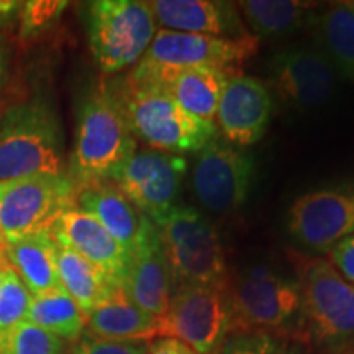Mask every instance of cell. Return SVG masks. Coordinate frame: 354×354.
<instances>
[{
	"label": "cell",
	"instance_id": "1",
	"mask_svg": "<svg viewBox=\"0 0 354 354\" xmlns=\"http://www.w3.org/2000/svg\"><path fill=\"white\" fill-rule=\"evenodd\" d=\"M136 149L138 141L109 84H104L88 92L79 105L66 174L77 190L112 183Z\"/></svg>",
	"mask_w": 354,
	"mask_h": 354
},
{
	"label": "cell",
	"instance_id": "2",
	"mask_svg": "<svg viewBox=\"0 0 354 354\" xmlns=\"http://www.w3.org/2000/svg\"><path fill=\"white\" fill-rule=\"evenodd\" d=\"M136 141L146 148L183 156L198 153L220 135L215 122H207L180 107L166 88L143 86L120 77L109 82Z\"/></svg>",
	"mask_w": 354,
	"mask_h": 354
},
{
	"label": "cell",
	"instance_id": "3",
	"mask_svg": "<svg viewBox=\"0 0 354 354\" xmlns=\"http://www.w3.org/2000/svg\"><path fill=\"white\" fill-rule=\"evenodd\" d=\"M37 174H66L63 128L44 99L0 112V183Z\"/></svg>",
	"mask_w": 354,
	"mask_h": 354
},
{
	"label": "cell",
	"instance_id": "4",
	"mask_svg": "<svg viewBox=\"0 0 354 354\" xmlns=\"http://www.w3.org/2000/svg\"><path fill=\"white\" fill-rule=\"evenodd\" d=\"M297 336L326 354L354 348V286L325 258L300 259Z\"/></svg>",
	"mask_w": 354,
	"mask_h": 354
},
{
	"label": "cell",
	"instance_id": "5",
	"mask_svg": "<svg viewBox=\"0 0 354 354\" xmlns=\"http://www.w3.org/2000/svg\"><path fill=\"white\" fill-rule=\"evenodd\" d=\"M259 38H221L210 35L159 30L143 57L127 74L128 81L143 86H162L172 74L192 68H233L258 53Z\"/></svg>",
	"mask_w": 354,
	"mask_h": 354
},
{
	"label": "cell",
	"instance_id": "6",
	"mask_svg": "<svg viewBox=\"0 0 354 354\" xmlns=\"http://www.w3.org/2000/svg\"><path fill=\"white\" fill-rule=\"evenodd\" d=\"M88 48L104 74L133 68L156 35L149 2L97 0L84 6Z\"/></svg>",
	"mask_w": 354,
	"mask_h": 354
},
{
	"label": "cell",
	"instance_id": "7",
	"mask_svg": "<svg viewBox=\"0 0 354 354\" xmlns=\"http://www.w3.org/2000/svg\"><path fill=\"white\" fill-rule=\"evenodd\" d=\"M174 290L189 286L230 284L220 234L202 212L176 205L158 225Z\"/></svg>",
	"mask_w": 354,
	"mask_h": 354
},
{
	"label": "cell",
	"instance_id": "8",
	"mask_svg": "<svg viewBox=\"0 0 354 354\" xmlns=\"http://www.w3.org/2000/svg\"><path fill=\"white\" fill-rule=\"evenodd\" d=\"M232 333L263 331L269 335H297L300 286L264 264L245 268L230 281ZM279 338V336H277Z\"/></svg>",
	"mask_w": 354,
	"mask_h": 354
},
{
	"label": "cell",
	"instance_id": "9",
	"mask_svg": "<svg viewBox=\"0 0 354 354\" xmlns=\"http://www.w3.org/2000/svg\"><path fill=\"white\" fill-rule=\"evenodd\" d=\"M77 207L68 174H37L0 183V228L6 241L51 234L59 216Z\"/></svg>",
	"mask_w": 354,
	"mask_h": 354
},
{
	"label": "cell",
	"instance_id": "10",
	"mask_svg": "<svg viewBox=\"0 0 354 354\" xmlns=\"http://www.w3.org/2000/svg\"><path fill=\"white\" fill-rule=\"evenodd\" d=\"M230 333V284L176 289L166 313L158 318V336L177 339L197 354H220Z\"/></svg>",
	"mask_w": 354,
	"mask_h": 354
},
{
	"label": "cell",
	"instance_id": "11",
	"mask_svg": "<svg viewBox=\"0 0 354 354\" xmlns=\"http://www.w3.org/2000/svg\"><path fill=\"white\" fill-rule=\"evenodd\" d=\"M286 228L305 250L328 253L354 234V180L302 194L287 210Z\"/></svg>",
	"mask_w": 354,
	"mask_h": 354
},
{
	"label": "cell",
	"instance_id": "12",
	"mask_svg": "<svg viewBox=\"0 0 354 354\" xmlns=\"http://www.w3.org/2000/svg\"><path fill=\"white\" fill-rule=\"evenodd\" d=\"M187 172V159L151 148L136 149L123 165L112 184L125 194L141 215L154 225L174 209Z\"/></svg>",
	"mask_w": 354,
	"mask_h": 354
},
{
	"label": "cell",
	"instance_id": "13",
	"mask_svg": "<svg viewBox=\"0 0 354 354\" xmlns=\"http://www.w3.org/2000/svg\"><path fill=\"white\" fill-rule=\"evenodd\" d=\"M253 154L220 135L198 151L192 169L197 201L215 214L238 210L250 196L254 177Z\"/></svg>",
	"mask_w": 354,
	"mask_h": 354
},
{
	"label": "cell",
	"instance_id": "14",
	"mask_svg": "<svg viewBox=\"0 0 354 354\" xmlns=\"http://www.w3.org/2000/svg\"><path fill=\"white\" fill-rule=\"evenodd\" d=\"M271 84L284 104L294 109H315L333 97L338 73L315 44H290L272 56Z\"/></svg>",
	"mask_w": 354,
	"mask_h": 354
},
{
	"label": "cell",
	"instance_id": "15",
	"mask_svg": "<svg viewBox=\"0 0 354 354\" xmlns=\"http://www.w3.org/2000/svg\"><path fill=\"white\" fill-rule=\"evenodd\" d=\"M122 287L133 302L153 317H162L169 307L174 282L159 230L151 220H145L138 240L130 251Z\"/></svg>",
	"mask_w": 354,
	"mask_h": 354
},
{
	"label": "cell",
	"instance_id": "16",
	"mask_svg": "<svg viewBox=\"0 0 354 354\" xmlns=\"http://www.w3.org/2000/svg\"><path fill=\"white\" fill-rule=\"evenodd\" d=\"M272 110L274 100L269 88L258 79L240 73L223 88L215 125L228 143L245 148L263 138L271 123Z\"/></svg>",
	"mask_w": 354,
	"mask_h": 354
},
{
	"label": "cell",
	"instance_id": "17",
	"mask_svg": "<svg viewBox=\"0 0 354 354\" xmlns=\"http://www.w3.org/2000/svg\"><path fill=\"white\" fill-rule=\"evenodd\" d=\"M51 236L59 246L74 251L113 284H120L130 259V253L97 221L81 209H71L59 216L51 230Z\"/></svg>",
	"mask_w": 354,
	"mask_h": 354
},
{
	"label": "cell",
	"instance_id": "18",
	"mask_svg": "<svg viewBox=\"0 0 354 354\" xmlns=\"http://www.w3.org/2000/svg\"><path fill=\"white\" fill-rule=\"evenodd\" d=\"M156 25L180 33L243 38L251 35L236 3L218 0H154L149 2Z\"/></svg>",
	"mask_w": 354,
	"mask_h": 354
},
{
	"label": "cell",
	"instance_id": "19",
	"mask_svg": "<svg viewBox=\"0 0 354 354\" xmlns=\"http://www.w3.org/2000/svg\"><path fill=\"white\" fill-rule=\"evenodd\" d=\"M84 333L112 342H148L158 336V318L145 312L117 286L86 317Z\"/></svg>",
	"mask_w": 354,
	"mask_h": 354
},
{
	"label": "cell",
	"instance_id": "20",
	"mask_svg": "<svg viewBox=\"0 0 354 354\" xmlns=\"http://www.w3.org/2000/svg\"><path fill=\"white\" fill-rule=\"evenodd\" d=\"M77 209L99 221L130 253L138 240L146 216L136 210L125 194L112 183L77 190Z\"/></svg>",
	"mask_w": 354,
	"mask_h": 354
},
{
	"label": "cell",
	"instance_id": "21",
	"mask_svg": "<svg viewBox=\"0 0 354 354\" xmlns=\"http://www.w3.org/2000/svg\"><path fill=\"white\" fill-rule=\"evenodd\" d=\"M240 74L233 68H192L172 74L162 87L180 107L207 122H215L220 97L230 79Z\"/></svg>",
	"mask_w": 354,
	"mask_h": 354
},
{
	"label": "cell",
	"instance_id": "22",
	"mask_svg": "<svg viewBox=\"0 0 354 354\" xmlns=\"http://www.w3.org/2000/svg\"><path fill=\"white\" fill-rule=\"evenodd\" d=\"M56 250L57 245L51 234H32L6 241L2 256L32 295H38L61 286Z\"/></svg>",
	"mask_w": 354,
	"mask_h": 354
},
{
	"label": "cell",
	"instance_id": "23",
	"mask_svg": "<svg viewBox=\"0 0 354 354\" xmlns=\"http://www.w3.org/2000/svg\"><path fill=\"white\" fill-rule=\"evenodd\" d=\"M313 44L333 66L338 76L354 82V3L339 2L312 17Z\"/></svg>",
	"mask_w": 354,
	"mask_h": 354
},
{
	"label": "cell",
	"instance_id": "24",
	"mask_svg": "<svg viewBox=\"0 0 354 354\" xmlns=\"http://www.w3.org/2000/svg\"><path fill=\"white\" fill-rule=\"evenodd\" d=\"M236 7L256 38L277 39L310 24L317 3L300 0H248L236 3Z\"/></svg>",
	"mask_w": 354,
	"mask_h": 354
},
{
	"label": "cell",
	"instance_id": "25",
	"mask_svg": "<svg viewBox=\"0 0 354 354\" xmlns=\"http://www.w3.org/2000/svg\"><path fill=\"white\" fill-rule=\"evenodd\" d=\"M56 266L61 287L68 292L69 297L77 304L86 317L102 300L109 297L115 287L120 286L113 284L107 276H104L94 264L88 263L82 256L59 245L56 250Z\"/></svg>",
	"mask_w": 354,
	"mask_h": 354
},
{
	"label": "cell",
	"instance_id": "26",
	"mask_svg": "<svg viewBox=\"0 0 354 354\" xmlns=\"http://www.w3.org/2000/svg\"><path fill=\"white\" fill-rule=\"evenodd\" d=\"M25 322L64 342H77L86 331V315L61 286L33 295Z\"/></svg>",
	"mask_w": 354,
	"mask_h": 354
},
{
	"label": "cell",
	"instance_id": "27",
	"mask_svg": "<svg viewBox=\"0 0 354 354\" xmlns=\"http://www.w3.org/2000/svg\"><path fill=\"white\" fill-rule=\"evenodd\" d=\"M66 342L30 322L0 333V354H64Z\"/></svg>",
	"mask_w": 354,
	"mask_h": 354
},
{
	"label": "cell",
	"instance_id": "28",
	"mask_svg": "<svg viewBox=\"0 0 354 354\" xmlns=\"http://www.w3.org/2000/svg\"><path fill=\"white\" fill-rule=\"evenodd\" d=\"M32 297V292L8 266L0 286V333L25 322Z\"/></svg>",
	"mask_w": 354,
	"mask_h": 354
},
{
	"label": "cell",
	"instance_id": "29",
	"mask_svg": "<svg viewBox=\"0 0 354 354\" xmlns=\"http://www.w3.org/2000/svg\"><path fill=\"white\" fill-rule=\"evenodd\" d=\"M66 7H68V2H56V0L24 2L19 13L20 37L28 39L43 33L59 19Z\"/></svg>",
	"mask_w": 354,
	"mask_h": 354
},
{
	"label": "cell",
	"instance_id": "30",
	"mask_svg": "<svg viewBox=\"0 0 354 354\" xmlns=\"http://www.w3.org/2000/svg\"><path fill=\"white\" fill-rule=\"evenodd\" d=\"M284 344L277 336L263 331L230 333L220 354H279Z\"/></svg>",
	"mask_w": 354,
	"mask_h": 354
},
{
	"label": "cell",
	"instance_id": "31",
	"mask_svg": "<svg viewBox=\"0 0 354 354\" xmlns=\"http://www.w3.org/2000/svg\"><path fill=\"white\" fill-rule=\"evenodd\" d=\"M145 342H112L84 333L71 354H146Z\"/></svg>",
	"mask_w": 354,
	"mask_h": 354
},
{
	"label": "cell",
	"instance_id": "32",
	"mask_svg": "<svg viewBox=\"0 0 354 354\" xmlns=\"http://www.w3.org/2000/svg\"><path fill=\"white\" fill-rule=\"evenodd\" d=\"M328 254V261L335 266L336 271L342 274L349 284L354 286V234L331 248Z\"/></svg>",
	"mask_w": 354,
	"mask_h": 354
},
{
	"label": "cell",
	"instance_id": "33",
	"mask_svg": "<svg viewBox=\"0 0 354 354\" xmlns=\"http://www.w3.org/2000/svg\"><path fill=\"white\" fill-rule=\"evenodd\" d=\"M184 344L172 338H159L149 343L146 354H183Z\"/></svg>",
	"mask_w": 354,
	"mask_h": 354
},
{
	"label": "cell",
	"instance_id": "34",
	"mask_svg": "<svg viewBox=\"0 0 354 354\" xmlns=\"http://www.w3.org/2000/svg\"><path fill=\"white\" fill-rule=\"evenodd\" d=\"M8 63H10V50L6 39L0 37V91H2L3 84L8 76Z\"/></svg>",
	"mask_w": 354,
	"mask_h": 354
},
{
	"label": "cell",
	"instance_id": "35",
	"mask_svg": "<svg viewBox=\"0 0 354 354\" xmlns=\"http://www.w3.org/2000/svg\"><path fill=\"white\" fill-rule=\"evenodd\" d=\"M279 354H308V353L305 351L304 344L294 343V344H289V346H282L281 353Z\"/></svg>",
	"mask_w": 354,
	"mask_h": 354
},
{
	"label": "cell",
	"instance_id": "36",
	"mask_svg": "<svg viewBox=\"0 0 354 354\" xmlns=\"http://www.w3.org/2000/svg\"><path fill=\"white\" fill-rule=\"evenodd\" d=\"M7 268H8L7 261L3 259V256H0V286H2V281H3V274H6Z\"/></svg>",
	"mask_w": 354,
	"mask_h": 354
},
{
	"label": "cell",
	"instance_id": "37",
	"mask_svg": "<svg viewBox=\"0 0 354 354\" xmlns=\"http://www.w3.org/2000/svg\"><path fill=\"white\" fill-rule=\"evenodd\" d=\"M3 246H6V238H3L2 228H0V256H2V253H3Z\"/></svg>",
	"mask_w": 354,
	"mask_h": 354
},
{
	"label": "cell",
	"instance_id": "38",
	"mask_svg": "<svg viewBox=\"0 0 354 354\" xmlns=\"http://www.w3.org/2000/svg\"><path fill=\"white\" fill-rule=\"evenodd\" d=\"M183 354H197V353H194V351H190V349L189 348H183Z\"/></svg>",
	"mask_w": 354,
	"mask_h": 354
},
{
	"label": "cell",
	"instance_id": "39",
	"mask_svg": "<svg viewBox=\"0 0 354 354\" xmlns=\"http://www.w3.org/2000/svg\"><path fill=\"white\" fill-rule=\"evenodd\" d=\"M336 354H354V348L353 349H346V351H342V353H336Z\"/></svg>",
	"mask_w": 354,
	"mask_h": 354
}]
</instances>
